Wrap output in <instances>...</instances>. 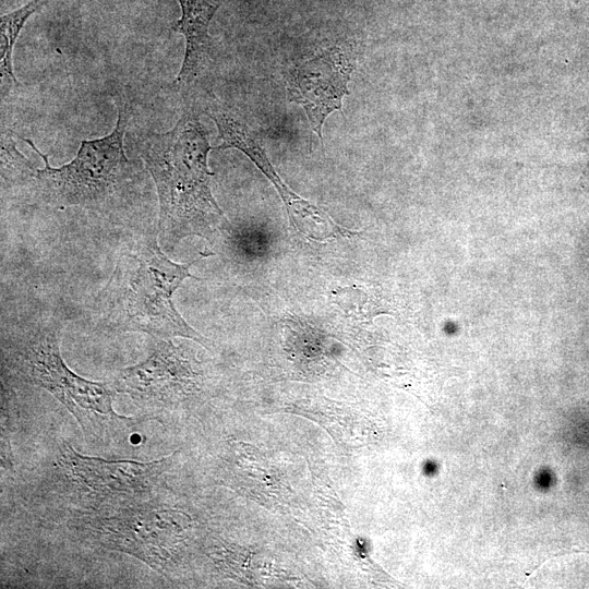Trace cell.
Returning a JSON list of instances; mask_svg holds the SVG:
<instances>
[{
	"label": "cell",
	"mask_w": 589,
	"mask_h": 589,
	"mask_svg": "<svg viewBox=\"0 0 589 589\" xmlns=\"http://www.w3.org/2000/svg\"><path fill=\"white\" fill-rule=\"evenodd\" d=\"M137 148L156 185L158 229L166 248L191 236L208 238L225 225L211 191L207 157L213 147L196 109H184L170 130L146 134Z\"/></svg>",
	"instance_id": "6da1fadb"
},
{
	"label": "cell",
	"mask_w": 589,
	"mask_h": 589,
	"mask_svg": "<svg viewBox=\"0 0 589 589\" xmlns=\"http://www.w3.org/2000/svg\"><path fill=\"white\" fill-rule=\"evenodd\" d=\"M194 263H175L154 235L141 236L119 253L115 269L94 300L97 323L110 332H139L157 339L207 340L177 311L172 296Z\"/></svg>",
	"instance_id": "7a4b0ae2"
},
{
	"label": "cell",
	"mask_w": 589,
	"mask_h": 589,
	"mask_svg": "<svg viewBox=\"0 0 589 589\" xmlns=\"http://www.w3.org/2000/svg\"><path fill=\"white\" fill-rule=\"evenodd\" d=\"M127 109V105L119 109L108 135L83 140L76 156L61 167L50 166L48 156L32 140L21 137L45 163L44 168H35L28 183L40 201L53 207L77 206L93 212H109L127 202L139 179V168L124 151Z\"/></svg>",
	"instance_id": "3957f363"
},
{
	"label": "cell",
	"mask_w": 589,
	"mask_h": 589,
	"mask_svg": "<svg viewBox=\"0 0 589 589\" xmlns=\"http://www.w3.org/2000/svg\"><path fill=\"white\" fill-rule=\"evenodd\" d=\"M5 361L24 381L48 390L75 418L86 438L110 425L128 423L112 407V385L88 381L71 371L60 352L57 322L31 325L7 342Z\"/></svg>",
	"instance_id": "277c9868"
},
{
	"label": "cell",
	"mask_w": 589,
	"mask_h": 589,
	"mask_svg": "<svg viewBox=\"0 0 589 589\" xmlns=\"http://www.w3.org/2000/svg\"><path fill=\"white\" fill-rule=\"evenodd\" d=\"M75 528L93 543L132 555L169 575L190 537L192 520L173 508L128 506L80 518Z\"/></svg>",
	"instance_id": "5b68a950"
},
{
	"label": "cell",
	"mask_w": 589,
	"mask_h": 589,
	"mask_svg": "<svg viewBox=\"0 0 589 589\" xmlns=\"http://www.w3.org/2000/svg\"><path fill=\"white\" fill-rule=\"evenodd\" d=\"M201 380L183 349L159 339L145 360L120 370L111 385L145 410L170 411L200 390Z\"/></svg>",
	"instance_id": "8992f818"
},
{
	"label": "cell",
	"mask_w": 589,
	"mask_h": 589,
	"mask_svg": "<svg viewBox=\"0 0 589 589\" xmlns=\"http://www.w3.org/2000/svg\"><path fill=\"white\" fill-rule=\"evenodd\" d=\"M205 113L215 122L218 130L220 144L216 149L236 148L247 155L274 184L287 208L291 224L301 235L321 241L339 233L342 236L351 233L338 226L321 208L291 191L275 171L256 135L230 109L214 100L207 106Z\"/></svg>",
	"instance_id": "52a82bcc"
},
{
	"label": "cell",
	"mask_w": 589,
	"mask_h": 589,
	"mask_svg": "<svg viewBox=\"0 0 589 589\" xmlns=\"http://www.w3.org/2000/svg\"><path fill=\"white\" fill-rule=\"evenodd\" d=\"M353 69L354 63L346 50L333 46L299 62L289 73L288 98L304 109L310 128L321 142L326 118L333 111L342 112V99L349 94Z\"/></svg>",
	"instance_id": "ba28073f"
},
{
	"label": "cell",
	"mask_w": 589,
	"mask_h": 589,
	"mask_svg": "<svg viewBox=\"0 0 589 589\" xmlns=\"http://www.w3.org/2000/svg\"><path fill=\"white\" fill-rule=\"evenodd\" d=\"M172 456L152 461L107 460L84 456L69 444L59 462L68 476L87 492L101 497H133L151 492L170 467Z\"/></svg>",
	"instance_id": "9c48e42d"
},
{
	"label": "cell",
	"mask_w": 589,
	"mask_h": 589,
	"mask_svg": "<svg viewBox=\"0 0 589 589\" xmlns=\"http://www.w3.org/2000/svg\"><path fill=\"white\" fill-rule=\"evenodd\" d=\"M180 19L172 29L183 35L185 52L175 85L192 83L204 70L212 51L209 24L224 0H178Z\"/></svg>",
	"instance_id": "30bf717a"
},
{
	"label": "cell",
	"mask_w": 589,
	"mask_h": 589,
	"mask_svg": "<svg viewBox=\"0 0 589 589\" xmlns=\"http://www.w3.org/2000/svg\"><path fill=\"white\" fill-rule=\"evenodd\" d=\"M50 0H32L23 7L3 14L0 19V76L1 99L4 100L19 85L13 71V49L26 21Z\"/></svg>",
	"instance_id": "8fae6325"
},
{
	"label": "cell",
	"mask_w": 589,
	"mask_h": 589,
	"mask_svg": "<svg viewBox=\"0 0 589 589\" xmlns=\"http://www.w3.org/2000/svg\"><path fill=\"white\" fill-rule=\"evenodd\" d=\"M35 167L17 149L13 133L9 130L1 133V187L2 190L31 182Z\"/></svg>",
	"instance_id": "7c38bea8"
},
{
	"label": "cell",
	"mask_w": 589,
	"mask_h": 589,
	"mask_svg": "<svg viewBox=\"0 0 589 589\" xmlns=\"http://www.w3.org/2000/svg\"><path fill=\"white\" fill-rule=\"evenodd\" d=\"M582 182H584V187H585L586 189H589V167H588L587 170H586V173H585V176H584Z\"/></svg>",
	"instance_id": "4fadbf2b"
}]
</instances>
